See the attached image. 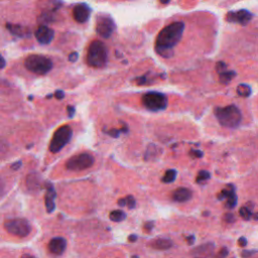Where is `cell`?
<instances>
[{"label": "cell", "instance_id": "cell-24", "mask_svg": "<svg viewBox=\"0 0 258 258\" xmlns=\"http://www.w3.org/2000/svg\"><path fill=\"white\" fill-rule=\"evenodd\" d=\"M237 93L241 97H249L251 95V88L246 84H240L237 87Z\"/></svg>", "mask_w": 258, "mask_h": 258}, {"label": "cell", "instance_id": "cell-31", "mask_svg": "<svg viewBox=\"0 0 258 258\" xmlns=\"http://www.w3.org/2000/svg\"><path fill=\"white\" fill-rule=\"evenodd\" d=\"M79 58V54H78V52L77 51H74V52H72V53H70V55H69V60L71 61V62H75V61H77V59Z\"/></svg>", "mask_w": 258, "mask_h": 258}, {"label": "cell", "instance_id": "cell-41", "mask_svg": "<svg viewBox=\"0 0 258 258\" xmlns=\"http://www.w3.org/2000/svg\"><path fill=\"white\" fill-rule=\"evenodd\" d=\"M256 251H253V250H251V251H249V250H245V251H243L242 252V256L244 257V256H250V255H252V254H254Z\"/></svg>", "mask_w": 258, "mask_h": 258}, {"label": "cell", "instance_id": "cell-22", "mask_svg": "<svg viewBox=\"0 0 258 258\" xmlns=\"http://www.w3.org/2000/svg\"><path fill=\"white\" fill-rule=\"evenodd\" d=\"M176 174H177V172L175 169H168L165 171V173L161 177V181L164 183H170L175 180Z\"/></svg>", "mask_w": 258, "mask_h": 258}, {"label": "cell", "instance_id": "cell-43", "mask_svg": "<svg viewBox=\"0 0 258 258\" xmlns=\"http://www.w3.org/2000/svg\"><path fill=\"white\" fill-rule=\"evenodd\" d=\"M136 240H137V236L134 235V234H132V235H130V236L128 237V241H129V242H135Z\"/></svg>", "mask_w": 258, "mask_h": 258}, {"label": "cell", "instance_id": "cell-26", "mask_svg": "<svg viewBox=\"0 0 258 258\" xmlns=\"http://www.w3.org/2000/svg\"><path fill=\"white\" fill-rule=\"evenodd\" d=\"M239 215L241 216V218L242 219H244V220H250V218L252 217V213H251V211L248 209V208H246V207H242L241 209H240V211H239Z\"/></svg>", "mask_w": 258, "mask_h": 258}, {"label": "cell", "instance_id": "cell-36", "mask_svg": "<svg viewBox=\"0 0 258 258\" xmlns=\"http://www.w3.org/2000/svg\"><path fill=\"white\" fill-rule=\"evenodd\" d=\"M153 226H154V222H152V221L146 222V223L144 224V229H145L146 231H150V230L153 228Z\"/></svg>", "mask_w": 258, "mask_h": 258}, {"label": "cell", "instance_id": "cell-25", "mask_svg": "<svg viewBox=\"0 0 258 258\" xmlns=\"http://www.w3.org/2000/svg\"><path fill=\"white\" fill-rule=\"evenodd\" d=\"M211 177V173L207 170H201L198 175H197V178H196V181L198 183H201V182H204L206 180H208L209 178Z\"/></svg>", "mask_w": 258, "mask_h": 258}, {"label": "cell", "instance_id": "cell-7", "mask_svg": "<svg viewBox=\"0 0 258 258\" xmlns=\"http://www.w3.org/2000/svg\"><path fill=\"white\" fill-rule=\"evenodd\" d=\"M142 105L149 111H162L167 107V98L159 92H148L142 96Z\"/></svg>", "mask_w": 258, "mask_h": 258}, {"label": "cell", "instance_id": "cell-6", "mask_svg": "<svg viewBox=\"0 0 258 258\" xmlns=\"http://www.w3.org/2000/svg\"><path fill=\"white\" fill-rule=\"evenodd\" d=\"M3 227L9 234L19 238H24L28 236L31 231V227L28 221L23 218L8 219L4 222Z\"/></svg>", "mask_w": 258, "mask_h": 258}, {"label": "cell", "instance_id": "cell-12", "mask_svg": "<svg viewBox=\"0 0 258 258\" xmlns=\"http://www.w3.org/2000/svg\"><path fill=\"white\" fill-rule=\"evenodd\" d=\"M34 36L36 40L40 44H48L51 42L54 36V32L51 28L46 25H40L34 32Z\"/></svg>", "mask_w": 258, "mask_h": 258}, {"label": "cell", "instance_id": "cell-38", "mask_svg": "<svg viewBox=\"0 0 258 258\" xmlns=\"http://www.w3.org/2000/svg\"><path fill=\"white\" fill-rule=\"evenodd\" d=\"M185 239H186L188 245H192L194 242H195V236H194V235H189V236H187Z\"/></svg>", "mask_w": 258, "mask_h": 258}, {"label": "cell", "instance_id": "cell-2", "mask_svg": "<svg viewBox=\"0 0 258 258\" xmlns=\"http://www.w3.org/2000/svg\"><path fill=\"white\" fill-rule=\"evenodd\" d=\"M214 113L219 123L226 128L234 129L239 126L242 120V114L235 105L217 107Z\"/></svg>", "mask_w": 258, "mask_h": 258}, {"label": "cell", "instance_id": "cell-15", "mask_svg": "<svg viewBox=\"0 0 258 258\" xmlns=\"http://www.w3.org/2000/svg\"><path fill=\"white\" fill-rule=\"evenodd\" d=\"M48 251L54 255H61L67 248V241L61 237L52 238L48 242Z\"/></svg>", "mask_w": 258, "mask_h": 258}, {"label": "cell", "instance_id": "cell-8", "mask_svg": "<svg viewBox=\"0 0 258 258\" xmlns=\"http://www.w3.org/2000/svg\"><path fill=\"white\" fill-rule=\"evenodd\" d=\"M95 162L94 156L89 152H82L72 156L66 162V168L71 171H82L90 168Z\"/></svg>", "mask_w": 258, "mask_h": 258}, {"label": "cell", "instance_id": "cell-28", "mask_svg": "<svg viewBox=\"0 0 258 258\" xmlns=\"http://www.w3.org/2000/svg\"><path fill=\"white\" fill-rule=\"evenodd\" d=\"M227 70V64L224 61H219L216 64V71L218 74H221Z\"/></svg>", "mask_w": 258, "mask_h": 258}, {"label": "cell", "instance_id": "cell-13", "mask_svg": "<svg viewBox=\"0 0 258 258\" xmlns=\"http://www.w3.org/2000/svg\"><path fill=\"white\" fill-rule=\"evenodd\" d=\"M91 14V9L86 3H79L73 9V17L79 23H85Z\"/></svg>", "mask_w": 258, "mask_h": 258}, {"label": "cell", "instance_id": "cell-35", "mask_svg": "<svg viewBox=\"0 0 258 258\" xmlns=\"http://www.w3.org/2000/svg\"><path fill=\"white\" fill-rule=\"evenodd\" d=\"M21 165H22V162H21V161H16V162H14L13 164H11L10 167H11V169L17 170V169H19V168L21 167Z\"/></svg>", "mask_w": 258, "mask_h": 258}, {"label": "cell", "instance_id": "cell-5", "mask_svg": "<svg viewBox=\"0 0 258 258\" xmlns=\"http://www.w3.org/2000/svg\"><path fill=\"white\" fill-rule=\"evenodd\" d=\"M73 136V130L69 125H62L58 127L53 133L49 142V151L56 153L60 151L71 140Z\"/></svg>", "mask_w": 258, "mask_h": 258}, {"label": "cell", "instance_id": "cell-44", "mask_svg": "<svg viewBox=\"0 0 258 258\" xmlns=\"http://www.w3.org/2000/svg\"><path fill=\"white\" fill-rule=\"evenodd\" d=\"M1 59H2V66H1V68L3 69V68L5 67V59H4V57H3V56L1 57Z\"/></svg>", "mask_w": 258, "mask_h": 258}, {"label": "cell", "instance_id": "cell-34", "mask_svg": "<svg viewBox=\"0 0 258 258\" xmlns=\"http://www.w3.org/2000/svg\"><path fill=\"white\" fill-rule=\"evenodd\" d=\"M135 81H136V84H137V85H144V84L146 83V77H145V76L139 77V78H137Z\"/></svg>", "mask_w": 258, "mask_h": 258}, {"label": "cell", "instance_id": "cell-40", "mask_svg": "<svg viewBox=\"0 0 258 258\" xmlns=\"http://www.w3.org/2000/svg\"><path fill=\"white\" fill-rule=\"evenodd\" d=\"M228 253H229L228 249L224 247V248H222V249H221V251H220L219 255H220V256H222V257H225V256H227V255H228Z\"/></svg>", "mask_w": 258, "mask_h": 258}, {"label": "cell", "instance_id": "cell-17", "mask_svg": "<svg viewBox=\"0 0 258 258\" xmlns=\"http://www.w3.org/2000/svg\"><path fill=\"white\" fill-rule=\"evenodd\" d=\"M149 246L156 250H167L172 246V242L169 239L165 238H157L150 241Z\"/></svg>", "mask_w": 258, "mask_h": 258}, {"label": "cell", "instance_id": "cell-4", "mask_svg": "<svg viewBox=\"0 0 258 258\" xmlns=\"http://www.w3.org/2000/svg\"><path fill=\"white\" fill-rule=\"evenodd\" d=\"M24 67L35 75H46L52 69V61L42 54H30L24 59Z\"/></svg>", "mask_w": 258, "mask_h": 258}, {"label": "cell", "instance_id": "cell-23", "mask_svg": "<svg viewBox=\"0 0 258 258\" xmlns=\"http://www.w3.org/2000/svg\"><path fill=\"white\" fill-rule=\"evenodd\" d=\"M109 218L113 222H121V221L125 220L126 214H125V212H123L121 210H115V211L110 213Z\"/></svg>", "mask_w": 258, "mask_h": 258}, {"label": "cell", "instance_id": "cell-14", "mask_svg": "<svg viewBox=\"0 0 258 258\" xmlns=\"http://www.w3.org/2000/svg\"><path fill=\"white\" fill-rule=\"evenodd\" d=\"M45 196H44V202H45V208L47 213H52L55 209L54 199L56 198V191L54 190V187L52 183L46 182L45 183Z\"/></svg>", "mask_w": 258, "mask_h": 258}, {"label": "cell", "instance_id": "cell-3", "mask_svg": "<svg viewBox=\"0 0 258 258\" xmlns=\"http://www.w3.org/2000/svg\"><path fill=\"white\" fill-rule=\"evenodd\" d=\"M108 61V50L106 45L100 40L90 43L87 52V62L93 68H103Z\"/></svg>", "mask_w": 258, "mask_h": 258}, {"label": "cell", "instance_id": "cell-32", "mask_svg": "<svg viewBox=\"0 0 258 258\" xmlns=\"http://www.w3.org/2000/svg\"><path fill=\"white\" fill-rule=\"evenodd\" d=\"M67 112H68V115L70 118H73L74 115H75V108L72 106V105H69L67 107Z\"/></svg>", "mask_w": 258, "mask_h": 258}, {"label": "cell", "instance_id": "cell-10", "mask_svg": "<svg viewBox=\"0 0 258 258\" xmlns=\"http://www.w3.org/2000/svg\"><path fill=\"white\" fill-rule=\"evenodd\" d=\"M253 15L246 9H240L237 11H230L226 15V20L232 23H239L241 25H246L251 19Z\"/></svg>", "mask_w": 258, "mask_h": 258}, {"label": "cell", "instance_id": "cell-30", "mask_svg": "<svg viewBox=\"0 0 258 258\" xmlns=\"http://www.w3.org/2000/svg\"><path fill=\"white\" fill-rule=\"evenodd\" d=\"M189 155L195 158H200L203 156V152L201 150H190Z\"/></svg>", "mask_w": 258, "mask_h": 258}, {"label": "cell", "instance_id": "cell-18", "mask_svg": "<svg viewBox=\"0 0 258 258\" xmlns=\"http://www.w3.org/2000/svg\"><path fill=\"white\" fill-rule=\"evenodd\" d=\"M7 29L10 31V33H12L13 35L19 36V37H24L26 35L29 34V31L26 27L18 25V24H12V23H7L6 24Z\"/></svg>", "mask_w": 258, "mask_h": 258}, {"label": "cell", "instance_id": "cell-46", "mask_svg": "<svg viewBox=\"0 0 258 258\" xmlns=\"http://www.w3.org/2000/svg\"><path fill=\"white\" fill-rule=\"evenodd\" d=\"M253 217H254L256 220H258V214H255Z\"/></svg>", "mask_w": 258, "mask_h": 258}, {"label": "cell", "instance_id": "cell-1", "mask_svg": "<svg viewBox=\"0 0 258 258\" xmlns=\"http://www.w3.org/2000/svg\"><path fill=\"white\" fill-rule=\"evenodd\" d=\"M184 30L182 21H175L162 28L156 36L154 48L157 54L164 58L171 57L174 46L179 42Z\"/></svg>", "mask_w": 258, "mask_h": 258}, {"label": "cell", "instance_id": "cell-20", "mask_svg": "<svg viewBox=\"0 0 258 258\" xmlns=\"http://www.w3.org/2000/svg\"><path fill=\"white\" fill-rule=\"evenodd\" d=\"M235 77H236V73L234 71H225V72L219 74L220 83L223 85L229 84Z\"/></svg>", "mask_w": 258, "mask_h": 258}, {"label": "cell", "instance_id": "cell-19", "mask_svg": "<svg viewBox=\"0 0 258 258\" xmlns=\"http://www.w3.org/2000/svg\"><path fill=\"white\" fill-rule=\"evenodd\" d=\"M26 185L30 190H37L40 187V177L36 173H30L26 178Z\"/></svg>", "mask_w": 258, "mask_h": 258}, {"label": "cell", "instance_id": "cell-27", "mask_svg": "<svg viewBox=\"0 0 258 258\" xmlns=\"http://www.w3.org/2000/svg\"><path fill=\"white\" fill-rule=\"evenodd\" d=\"M126 205L129 209H134L135 206H136V201L135 199L133 198V196H127L126 198Z\"/></svg>", "mask_w": 258, "mask_h": 258}, {"label": "cell", "instance_id": "cell-42", "mask_svg": "<svg viewBox=\"0 0 258 258\" xmlns=\"http://www.w3.org/2000/svg\"><path fill=\"white\" fill-rule=\"evenodd\" d=\"M118 205H119L120 207L126 206V199H119V200H118Z\"/></svg>", "mask_w": 258, "mask_h": 258}, {"label": "cell", "instance_id": "cell-39", "mask_svg": "<svg viewBox=\"0 0 258 258\" xmlns=\"http://www.w3.org/2000/svg\"><path fill=\"white\" fill-rule=\"evenodd\" d=\"M238 243H239V245H240V246L244 247V246H246V244H247V240H246V238L241 237V238L238 240Z\"/></svg>", "mask_w": 258, "mask_h": 258}, {"label": "cell", "instance_id": "cell-9", "mask_svg": "<svg viewBox=\"0 0 258 258\" xmlns=\"http://www.w3.org/2000/svg\"><path fill=\"white\" fill-rule=\"evenodd\" d=\"M115 30V23L112 17L107 14H100L96 20V31L103 38H109Z\"/></svg>", "mask_w": 258, "mask_h": 258}, {"label": "cell", "instance_id": "cell-16", "mask_svg": "<svg viewBox=\"0 0 258 258\" xmlns=\"http://www.w3.org/2000/svg\"><path fill=\"white\" fill-rule=\"evenodd\" d=\"M191 191L186 187H178L172 191L171 199L177 203H184L191 199Z\"/></svg>", "mask_w": 258, "mask_h": 258}, {"label": "cell", "instance_id": "cell-45", "mask_svg": "<svg viewBox=\"0 0 258 258\" xmlns=\"http://www.w3.org/2000/svg\"><path fill=\"white\" fill-rule=\"evenodd\" d=\"M159 1H160L162 4H167L170 0H159Z\"/></svg>", "mask_w": 258, "mask_h": 258}, {"label": "cell", "instance_id": "cell-33", "mask_svg": "<svg viewBox=\"0 0 258 258\" xmlns=\"http://www.w3.org/2000/svg\"><path fill=\"white\" fill-rule=\"evenodd\" d=\"M54 96L57 100H62L63 97H64V93L61 91V90H57L55 93H54Z\"/></svg>", "mask_w": 258, "mask_h": 258}, {"label": "cell", "instance_id": "cell-37", "mask_svg": "<svg viewBox=\"0 0 258 258\" xmlns=\"http://www.w3.org/2000/svg\"><path fill=\"white\" fill-rule=\"evenodd\" d=\"M224 219H225V221H227V222H233L234 221V216L232 215V214H230V213H228V214H226L225 216H224Z\"/></svg>", "mask_w": 258, "mask_h": 258}, {"label": "cell", "instance_id": "cell-21", "mask_svg": "<svg viewBox=\"0 0 258 258\" xmlns=\"http://www.w3.org/2000/svg\"><path fill=\"white\" fill-rule=\"evenodd\" d=\"M214 248V245L212 243H208V244H205V245H202V246H199L198 248H196L191 254L198 256V255H206V252H211Z\"/></svg>", "mask_w": 258, "mask_h": 258}, {"label": "cell", "instance_id": "cell-11", "mask_svg": "<svg viewBox=\"0 0 258 258\" xmlns=\"http://www.w3.org/2000/svg\"><path fill=\"white\" fill-rule=\"evenodd\" d=\"M218 199L221 201L226 200V207L228 209H233L237 204V196L235 194V187L233 184H228L227 188L219 192Z\"/></svg>", "mask_w": 258, "mask_h": 258}, {"label": "cell", "instance_id": "cell-29", "mask_svg": "<svg viewBox=\"0 0 258 258\" xmlns=\"http://www.w3.org/2000/svg\"><path fill=\"white\" fill-rule=\"evenodd\" d=\"M106 133H107L108 135H110L111 137L117 138V137L119 136V134L122 133V130H120V129H111V130H109V131H106Z\"/></svg>", "mask_w": 258, "mask_h": 258}]
</instances>
